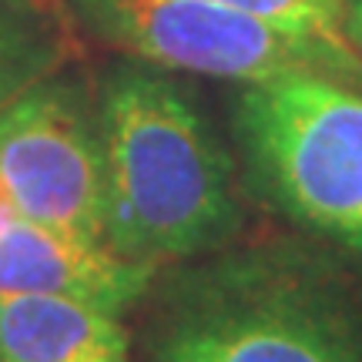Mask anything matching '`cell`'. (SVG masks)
I'll use <instances>...</instances> for the list:
<instances>
[{
	"label": "cell",
	"instance_id": "cell-1",
	"mask_svg": "<svg viewBox=\"0 0 362 362\" xmlns=\"http://www.w3.org/2000/svg\"><path fill=\"white\" fill-rule=\"evenodd\" d=\"M309 238H235L158 272L144 362H362V265Z\"/></svg>",
	"mask_w": 362,
	"mask_h": 362
},
{
	"label": "cell",
	"instance_id": "cell-2",
	"mask_svg": "<svg viewBox=\"0 0 362 362\" xmlns=\"http://www.w3.org/2000/svg\"><path fill=\"white\" fill-rule=\"evenodd\" d=\"M104 245L151 269L232 245L248 225L242 171L188 84L117 57L94 78Z\"/></svg>",
	"mask_w": 362,
	"mask_h": 362
},
{
	"label": "cell",
	"instance_id": "cell-3",
	"mask_svg": "<svg viewBox=\"0 0 362 362\" xmlns=\"http://www.w3.org/2000/svg\"><path fill=\"white\" fill-rule=\"evenodd\" d=\"M232 148L245 194L362 259V84L322 74L242 84Z\"/></svg>",
	"mask_w": 362,
	"mask_h": 362
},
{
	"label": "cell",
	"instance_id": "cell-4",
	"mask_svg": "<svg viewBox=\"0 0 362 362\" xmlns=\"http://www.w3.org/2000/svg\"><path fill=\"white\" fill-rule=\"evenodd\" d=\"M67 7L84 34L171 74L238 88L292 74L362 84V57L342 37L282 27L208 0H67Z\"/></svg>",
	"mask_w": 362,
	"mask_h": 362
},
{
	"label": "cell",
	"instance_id": "cell-5",
	"mask_svg": "<svg viewBox=\"0 0 362 362\" xmlns=\"http://www.w3.org/2000/svg\"><path fill=\"white\" fill-rule=\"evenodd\" d=\"M0 188L34 221L104 245V148L94 81L67 67L0 111Z\"/></svg>",
	"mask_w": 362,
	"mask_h": 362
},
{
	"label": "cell",
	"instance_id": "cell-6",
	"mask_svg": "<svg viewBox=\"0 0 362 362\" xmlns=\"http://www.w3.org/2000/svg\"><path fill=\"white\" fill-rule=\"evenodd\" d=\"M158 272L34 221L0 188V296H61L128 315L151 292Z\"/></svg>",
	"mask_w": 362,
	"mask_h": 362
},
{
	"label": "cell",
	"instance_id": "cell-7",
	"mask_svg": "<svg viewBox=\"0 0 362 362\" xmlns=\"http://www.w3.org/2000/svg\"><path fill=\"white\" fill-rule=\"evenodd\" d=\"M0 362H131V336L78 298L0 296Z\"/></svg>",
	"mask_w": 362,
	"mask_h": 362
},
{
	"label": "cell",
	"instance_id": "cell-8",
	"mask_svg": "<svg viewBox=\"0 0 362 362\" xmlns=\"http://www.w3.org/2000/svg\"><path fill=\"white\" fill-rule=\"evenodd\" d=\"M84 54L67 0H0V111Z\"/></svg>",
	"mask_w": 362,
	"mask_h": 362
},
{
	"label": "cell",
	"instance_id": "cell-9",
	"mask_svg": "<svg viewBox=\"0 0 362 362\" xmlns=\"http://www.w3.org/2000/svg\"><path fill=\"white\" fill-rule=\"evenodd\" d=\"M208 4L259 13L265 21H275L282 27H296V30H315V34L342 37V17H346V4L349 0H208Z\"/></svg>",
	"mask_w": 362,
	"mask_h": 362
},
{
	"label": "cell",
	"instance_id": "cell-10",
	"mask_svg": "<svg viewBox=\"0 0 362 362\" xmlns=\"http://www.w3.org/2000/svg\"><path fill=\"white\" fill-rule=\"evenodd\" d=\"M342 37L352 51L362 57V0H349L346 4V17H342Z\"/></svg>",
	"mask_w": 362,
	"mask_h": 362
}]
</instances>
